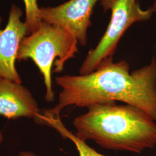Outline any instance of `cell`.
I'll return each instance as SVG.
<instances>
[{"label": "cell", "mask_w": 156, "mask_h": 156, "mask_svg": "<svg viewBox=\"0 0 156 156\" xmlns=\"http://www.w3.org/2000/svg\"><path fill=\"white\" fill-rule=\"evenodd\" d=\"M25 5V23L28 28V35L34 32L41 23L40 18V8L38 0H23Z\"/></svg>", "instance_id": "9c48e42d"}, {"label": "cell", "mask_w": 156, "mask_h": 156, "mask_svg": "<svg viewBox=\"0 0 156 156\" xmlns=\"http://www.w3.org/2000/svg\"><path fill=\"white\" fill-rule=\"evenodd\" d=\"M151 8L153 10V13L156 14V0H154V2L152 4V6H151Z\"/></svg>", "instance_id": "30bf717a"}, {"label": "cell", "mask_w": 156, "mask_h": 156, "mask_svg": "<svg viewBox=\"0 0 156 156\" xmlns=\"http://www.w3.org/2000/svg\"><path fill=\"white\" fill-rule=\"evenodd\" d=\"M77 39L68 30L60 26L41 22L34 32L22 39L17 60L31 59L42 74L45 84V100H54L51 71L61 73L68 60L79 53Z\"/></svg>", "instance_id": "3957f363"}, {"label": "cell", "mask_w": 156, "mask_h": 156, "mask_svg": "<svg viewBox=\"0 0 156 156\" xmlns=\"http://www.w3.org/2000/svg\"><path fill=\"white\" fill-rule=\"evenodd\" d=\"M22 15L21 9L13 4L4 30L1 28L2 17L0 15V77L18 83H22V80L17 71L15 62L20 44L28 35L27 26L21 20Z\"/></svg>", "instance_id": "8992f818"}, {"label": "cell", "mask_w": 156, "mask_h": 156, "mask_svg": "<svg viewBox=\"0 0 156 156\" xmlns=\"http://www.w3.org/2000/svg\"><path fill=\"white\" fill-rule=\"evenodd\" d=\"M39 106L30 91L22 83L0 77V115L9 119L39 117Z\"/></svg>", "instance_id": "52a82bcc"}, {"label": "cell", "mask_w": 156, "mask_h": 156, "mask_svg": "<svg viewBox=\"0 0 156 156\" xmlns=\"http://www.w3.org/2000/svg\"><path fill=\"white\" fill-rule=\"evenodd\" d=\"M104 12L111 11V20L99 43L90 50L79 69L80 75L93 72L113 61L124 34L134 23L149 20L154 14L151 7L144 9L138 0H100Z\"/></svg>", "instance_id": "277c9868"}, {"label": "cell", "mask_w": 156, "mask_h": 156, "mask_svg": "<svg viewBox=\"0 0 156 156\" xmlns=\"http://www.w3.org/2000/svg\"><path fill=\"white\" fill-rule=\"evenodd\" d=\"M76 117L75 136L108 150L141 153L156 145V122L135 106L115 102L95 104Z\"/></svg>", "instance_id": "7a4b0ae2"}, {"label": "cell", "mask_w": 156, "mask_h": 156, "mask_svg": "<svg viewBox=\"0 0 156 156\" xmlns=\"http://www.w3.org/2000/svg\"><path fill=\"white\" fill-rule=\"evenodd\" d=\"M99 0H68L56 6L40 8L41 21L67 29L84 46L87 31L91 26V17Z\"/></svg>", "instance_id": "5b68a950"}, {"label": "cell", "mask_w": 156, "mask_h": 156, "mask_svg": "<svg viewBox=\"0 0 156 156\" xmlns=\"http://www.w3.org/2000/svg\"><path fill=\"white\" fill-rule=\"evenodd\" d=\"M48 126L55 128L64 138L72 140L75 145L79 156H105L95 151L86 144V142L77 138L75 135L68 131L62 124L60 119H48L46 121Z\"/></svg>", "instance_id": "ba28073f"}, {"label": "cell", "mask_w": 156, "mask_h": 156, "mask_svg": "<svg viewBox=\"0 0 156 156\" xmlns=\"http://www.w3.org/2000/svg\"><path fill=\"white\" fill-rule=\"evenodd\" d=\"M3 140H4L3 135H2V134H1V133L0 132V145L2 143V142L3 141Z\"/></svg>", "instance_id": "8fae6325"}, {"label": "cell", "mask_w": 156, "mask_h": 156, "mask_svg": "<svg viewBox=\"0 0 156 156\" xmlns=\"http://www.w3.org/2000/svg\"><path fill=\"white\" fill-rule=\"evenodd\" d=\"M56 83L62 88L58 103L41 115V120L60 118V112L68 106L87 108L119 101L140 109L156 122L155 56L150 64L132 72L126 61H112L87 74L57 76Z\"/></svg>", "instance_id": "6da1fadb"}]
</instances>
